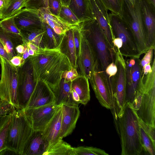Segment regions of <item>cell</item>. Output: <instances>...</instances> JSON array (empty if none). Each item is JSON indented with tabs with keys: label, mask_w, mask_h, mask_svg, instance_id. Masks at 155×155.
I'll return each mask as SVG.
<instances>
[{
	"label": "cell",
	"mask_w": 155,
	"mask_h": 155,
	"mask_svg": "<svg viewBox=\"0 0 155 155\" xmlns=\"http://www.w3.org/2000/svg\"><path fill=\"white\" fill-rule=\"evenodd\" d=\"M29 58L35 81L44 82L52 91L60 83L62 73L71 69L69 59L61 51L59 46L53 49L40 48L34 55Z\"/></svg>",
	"instance_id": "obj_1"
},
{
	"label": "cell",
	"mask_w": 155,
	"mask_h": 155,
	"mask_svg": "<svg viewBox=\"0 0 155 155\" xmlns=\"http://www.w3.org/2000/svg\"><path fill=\"white\" fill-rule=\"evenodd\" d=\"M116 128L120 138L121 155L142 154L138 116L131 103L126 102L122 115L117 119Z\"/></svg>",
	"instance_id": "obj_2"
},
{
	"label": "cell",
	"mask_w": 155,
	"mask_h": 155,
	"mask_svg": "<svg viewBox=\"0 0 155 155\" xmlns=\"http://www.w3.org/2000/svg\"><path fill=\"white\" fill-rule=\"evenodd\" d=\"M34 130L23 110L15 109L12 113L7 135L6 148L22 155L25 147Z\"/></svg>",
	"instance_id": "obj_3"
},
{
	"label": "cell",
	"mask_w": 155,
	"mask_h": 155,
	"mask_svg": "<svg viewBox=\"0 0 155 155\" xmlns=\"http://www.w3.org/2000/svg\"><path fill=\"white\" fill-rule=\"evenodd\" d=\"M79 26L93 48L102 70L105 71L110 63L114 62L115 54L110 49L98 23L94 18L80 23Z\"/></svg>",
	"instance_id": "obj_4"
},
{
	"label": "cell",
	"mask_w": 155,
	"mask_h": 155,
	"mask_svg": "<svg viewBox=\"0 0 155 155\" xmlns=\"http://www.w3.org/2000/svg\"><path fill=\"white\" fill-rule=\"evenodd\" d=\"M114 62L117 68L116 74L111 78L112 109L115 123L121 116L126 103V63L120 52L115 53Z\"/></svg>",
	"instance_id": "obj_5"
},
{
	"label": "cell",
	"mask_w": 155,
	"mask_h": 155,
	"mask_svg": "<svg viewBox=\"0 0 155 155\" xmlns=\"http://www.w3.org/2000/svg\"><path fill=\"white\" fill-rule=\"evenodd\" d=\"M120 17L130 29L140 52L145 54L150 49L142 18L140 0L133 5L128 0H123Z\"/></svg>",
	"instance_id": "obj_6"
},
{
	"label": "cell",
	"mask_w": 155,
	"mask_h": 155,
	"mask_svg": "<svg viewBox=\"0 0 155 155\" xmlns=\"http://www.w3.org/2000/svg\"><path fill=\"white\" fill-rule=\"evenodd\" d=\"M1 73L0 98L16 109H19L18 95V69L9 61L0 57Z\"/></svg>",
	"instance_id": "obj_7"
},
{
	"label": "cell",
	"mask_w": 155,
	"mask_h": 155,
	"mask_svg": "<svg viewBox=\"0 0 155 155\" xmlns=\"http://www.w3.org/2000/svg\"><path fill=\"white\" fill-rule=\"evenodd\" d=\"M109 17L113 39L118 38L122 41L120 50L122 55L126 57L139 58L141 54L127 24L120 16L113 12L109 14Z\"/></svg>",
	"instance_id": "obj_8"
},
{
	"label": "cell",
	"mask_w": 155,
	"mask_h": 155,
	"mask_svg": "<svg viewBox=\"0 0 155 155\" xmlns=\"http://www.w3.org/2000/svg\"><path fill=\"white\" fill-rule=\"evenodd\" d=\"M89 80L101 105L111 110L112 105L110 83L105 71L102 70L98 61L94 65Z\"/></svg>",
	"instance_id": "obj_9"
},
{
	"label": "cell",
	"mask_w": 155,
	"mask_h": 155,
	"mask_svg": "<svg viewBox=\"0 0 155 155\" xmlns=\"http://www.w3.org/2000/svg\"><path fill=\"white\" fill-rule=\"evenodd\" d=\"M18 69V95L19 109H25L33 91L36 83L33 68L28 58Z\"/></svg>",
	"instance_id": "obj_10"
},
{
	"label": "cell",
	"mask_w": 155,
	"mask_h": 155,
	"mask_svg": "<svg viewBox=\"0 0 155 155\" xmlns=\"http://www.w3.org/2000/svg\"><path fill=\"white\" fill-rule=\"evenodd\" d=\"M140 106L136 111L138 117L146 124L155 127V84L143 86Z\"/></svg>",
	"instance_id": "obj_11"
},
{
	"label": "cell",
	"mask_w": 155,
	"mask_h": 155,
	"mask_svg": "<svg viewBox=\"0 0 155 155\" xmlns=\"http://www.w3.org/2000/svg\"><path fill=\"white\" fill-rule=\"evenodd\" d=\"M97 61L93 48L80 30V49L77 60L79 74L85 76L89 80Z\"/></svg>",
	"instance_id": "obj_12"
},
{
	"label": "cell",
	"mask_w": 155,
	"mask_h": 155,
	"mask_svg": "<svg viewBox=\"0 0 155 155\" xmlns=\"http://www.w3.org/2000/svg\"><path fill=\"white\" fill-rule=\"evenodd\" d=\"M59 106L52 104L38 107L23 109L34 131H43Z\"/></svg>",
	"instance_id": "obj_13"
},
{
	"label": "cell",
	"mask_w": 155,
	"mask_h": 155,
	"mask_svg": "<svg viewBox=\"0 0 155 155\" xmlns=\"http://www.w3.org/2000/svg\"><path fill=\"white\" fill-rule=\"evenodd\" d=\"M126 63V101L132 104L141 79L139 58H130Z\"/></svg>",
	"instance_id": "obj_14"
},
{
	"label": "cell",
	"mask_w": 155,
	"mask_h": 155,
	"mask_svg": "<svg viewBox=\"0 0 155 155\" xmlns=\"http://www.w3.org/2000/svg\"><path fill=\"white\" fill-rule=\"evenodd\" d=\"M94 18L97 21L103 32L109 48L115 54L113 37L110 25L107 9L100 0H89Z\"/></svg>",
	"instance_id": "obj_15"
},
{
	"label": "cell",
	"mask_w": 155,
	"mask_h": 155,
	"mask_svg": "<svg viewBox=\"0 0 155 155\" xmlns=\"http://www.w3.org/2000/svg\"><path fill=\"white\" fill-rule=\"evenodd\" d=\"M142 18L148 45L155 48V7L146 0H140Z\"/></svg>",
	"instance_id": "obj_16"
},
{
	"label": "cell",
	"mask_w": 155,
	"mask_h": 155,
	"mask_svg": "<svg viewBox=\"0 0 155 155\" xmlns=\"http://www.w3.org/2000/svg\"><path fill=\"white\" fill-rule=\"evenodd\" d=\"M13 16L15 23L19 30L43 28V22L38 10L25 8L21 9Z\"/></svg>",
	"instance_id": "obj_17"
},
{
	"label": "cell",
	"mask_w": 155,
	"mask_h": 155,
	"mask_svg": "<svg viewBox=\"0 0 155 155\" xmlns=\"http://www.w3.org/2000/svg\"><path fill=\"white\" fill-rule=\"evenodd\" d=\"M55 101L53 92L48 85L44 82L38 81L26 108L54 104Z\"/></svg>",
	"instance_id": "obj_18"
},
{
	"label": "cell",
	"mask_w": 155,
	"mask_h": 155,
	"mask_svg": "<svg viewBox=\"0 0 155 155\" xmlns=\"http://www.w3.org/2000/svg\"><path fill=\"white\" fill-rule=\"evenodd\" d=\"M61 127V139L71 134L75 129L80 115L78 106L62 104Z\"/></svg>",
	"instance_id": "obj_19"
},
{
	"label": "cell",
	"mask_w": 155,
	"mask_h": 155,
	"mask_svg": "<svg viewBox=\"0 0 155 155\" xmlns=\"http://www.w3.org/2000/svg\"><path fill=\"white\" fill-rule=\"evenodd\" d=\"M48 147L43 131H34L25 147L22 155H44Z\"/></svg>",
	"instance_id": "obj_20"
},
{
	"label": "cell",
	"mask_w": 155,
	"mask_h": 155,
	"mask_svg": "<svg viewBox=\"0 0 155 155\" xmlns=\"http://www.w3.org/2000/svg\"><path fill=\"white\" fill-rule=\"evenodd\" d=\"M61 118L62 110L61 105L43 131L44 138L49 144L48 147L62 139L60 137Z\"/></svg>",
	"instance_id": "obj_21"
},
{
	"label": "cell",
	"mask_w": 155,
	"mask_h": 155,
	"mask_svg": "<svg viewBox=\"0 0 155 155\" xmlns=\"http://www.w3.org/2000/svg\"><path fill=\"white\" fill-rule=\"evenodd\" d=\"M38 12L42 21L48 24L58 35H63L67 31L75 27L69 25L58 16L52 14L48 8H40L38 10Z\"/></svg>",
	"instance_id": "obj_22"
},
{
	"label": "cell",
	"mask_w": 155,
	"mask_h": 155,
	"mask_svg": "<svg viewBox=\"0 0 155 155\" xmlns=\"http://www.w3.org/2000/svg\"><path fill=\"white\" fill-rule=\"evenodd\" d=\"M73 28L62 35L59 48L61 51L69 59L71 66L77 69L78 56L74 41Z\"/></svg>",
	"instance_id": "obj_23"
},
{
	"label": "cell",
	"mask_w": 155,
	"mask_h": 155,
	"mask_svg": "<svg viewBox=\"0 0 155 155\" xmlns=\"http://www.w3.org/2000/svg\"><path fill=\"white\" fill-rule=\"evenodd\" d=\"M71 81L65 82L61 79L56 88L53 91L55 97L54 104L60 106L62 104L76 105L74 101L71 93Z\"/></svg>",
	"instance_id": "obj_24"
},
{
	"label": "cell",
	"mask_w": 155,
	"mask_h": 155,
	"mask_svg": "<svg viewBox=\"0 0 155 155\" xmlns=\"http://www.w3.org/2000/svg\"><path fill=\"white\" fill-rule=\"evenodd\" d=\"M68 7L80 23L94 19L89 0H71Z\"/></svg>",
	"instance_id": "obj_25"
},
{
	"label": "cell",
	"mask_w": 155,
	"mask_h": 155,
	"mask_svg": "<svg viewBox=\"0 0 155 155\" xmlns=\"http://www.w3.org/2000/svg\"><path fill=\"white\" fill-rule=\"evenodd\" d=\"M71 89L78 95L81 104L85 105L90 101L89 80L85 76L79 74L77 78L71 81Z\"/></svg>",
	"instance_id": "obj_26"
},
{
	"label": "cell",
	"mask_w": 155,
	"mask_h": 155,
	"mask_svg": "<svg viewBox=\"0 0 155 155\" xmlns=\"http://www.w3.org/2000/svg\"><path fill=\"white\" fill-rule=\"evenodd\" d=\"M23 43H33L40 48H45L44 35L45 30L40 29L20 30Z\"/></svg>",
	"instance_id": "obj_27"
},
{
	"label": "cell",
	"mask_w": 155,
	"mask_h": 155,
	"mask_svg": "<svg viewBox=\"0 0 155 155\" xmlns=\"http://www.w3.org/2000/svg\"><path fill=\"white\" fill-rule=\"evenodd\" d=\"M25 0H5L0 14L1 20L13 16L24 7Z\"/></svg>",
	"instance_id": "obj_28"
},
{
	"label": "cell",
	"mask_w": 155,
	"mask_h": 155,
	"mask_svg": "<svg viewBox=\"0 0 155 155\" xmlns=\"http://www.w3.org/2000/svg\"><path fill=\"white\" fill-rule=\"evenodd\" d=\"M44 155H74V147L61 139L49 146Z\"/></svg>",
	"instance_id": "obj_29"
},
{
	"label": "cell",
	"mask_w": 155,
	"mask_h": 155,
	"mask_svg": "<svg viewBox=\"0 0 155 155\" xmlns=\"http://www.w3.org/2000/svg\"><path fill=\"white\" fill-rule=\"evenodd\" d=\"M45 48H55L60 45L63 35H60L56 34L47 24L43 22Z\"/></svg>",
	"instance_id": "obj_30"
},
{
	"label": "cell",
	"mask_w": 155,
	"mask_h": 155,
	"mask_svg": "<svg viewBox=\"0 0 155 155\" xmlns=\"http://www.w3.org/2000/svg\"><path fill=\"white\" fill-rule=\"evenodd\" d=\"M12 117V113L4 116L0 121V152L6 148L7 138Z\"/></svg>",
	"instance_id": "obj_31"
},
{
	"label": "cell",
	"mask_w": 155,
	"mask_h": 155,
	"mask_svg": "<svg viewBox=\"0 0 155 155\" xmlns=\"http://www.w3.org/2000/svg\"><path fill=\"white\" fill-rule=\"evenodd\" d=\"M0 40L3 44L7 52L12 58L18 55L15 48L18 45L17 42L12 38L5 31L0 27Z\"/></svg>",
	"instance_id": "obj_32"
},
{
	"label": "cell",
	"mask_w": 155,
	"mask_h": 155,
	"mask_svg": "<svg viewBox=\"0 0 155 155\" xmlns=\"http://www.w3.org/2000/svg\"><path fill=\"white\" fill-rule=\"evenodd\" d=\"M58 17L65 23L72 26H78L81 23L77 17L68 6L62 5Z\"/></svg>",
	"instance_id": "obj_33"
},
{
	"label": "cell",
	"mask_w": 155,
	"mask_h": 155,
	"mask_svg": "<svg viewBox=\"0 0 155 155\" xmlns=\"http://www.w3.org/2000/svg\"><path fill=\"white\" fill-rule=\"evenodd\" d=\"M140 141L143 152L150 155H155V145L139 124Z\"/></svg>",
	"instance_id": "obj_34"
},
{
	"label": "cell",
	"mask_w": 155,
	"mask_h": 155,
	"mask_svg": "<svg viewBox=\"0 0 155 155\" xmlns=\"http://www.w3.org/2000/svg\"><path fill=\"white\" fill-rule=\"evenodd\" d=\"M74 155H108L104 150L93 147L79 146L74 147Z\"/></svg>",
	"instance_id": "obj_35"
},
{
	"label": "cell",
	"mask_w": 155,
	"mask_h": 155,
	"mask_svg": "<svg viewBox=\"0 0 155 155\" xmlns=\"http://www.w3.org/2000/svg\"><path fill=\"white\" fill-rule=\"evenodd\" d=\"M107 9L121 16L123 0H100Z\"/></svg>",
	"instance_id": "obj_36"
},
{
	"label": "cell",
	"mask_w": 155,
	"mask_h": 155,
	"mask_svg": "<svg viewBox=\"0 0 155 155\" xmlns=\"http://www.w3.org/2000/svg\"><path fill=\"white\" fill-rule=\"evenodd\" d=\"M0 26L6 31L17 34L21 36L20 30L15 23L13 16L0 21Z\"/></svg>",
	"instance_id": "obj_37"
},
{
	"label": "cell",
	"mask_w": 155,
	"mask_h": 155,
	"mask_svg": "<svg viewBox=\"0 0 155 155\" xmlns=\"http://www.w3.org/2000/svg\"><path fill=\"white\" fill-rule=\"evenodd\" d=\"M48 0H25L24 7L38 10L42 8L48 7Z\"/></svg>",
	"instance_id": "obj_38"
},
{
	"label": "cell",
	"mask_w": 155,
	"mask_h": 155,
	"mask_svg": "<svg viewBox=\"0 0 155 155\" xmlns=\"http://www.w3.org/2000/svg\"><path fill=\"white\" fill-rule=\"evenodd\" d=\"M79 75L77 69L71 66L70 70L65 71L62 73L61 78L63 79L65 82L72 81L77 78Z\"/></svg>",
	"instance_id": "obj_39"
},
{
	"label": "cell",
	"mask_w": 155,
	"mask_h": 155,
	"mask_svg": "<svg viewBox=\"0 0 155 155\" xmlns=\"http://www.w3.org/2000/svg\"><path fill=\"white\" fill-rule=\"evenodd\" d=\"M62 5L61 0H48V7L50 12L58 16Z\"/></svg>",
	"instance_id": "obj_40"
},
{
	"label": "cell",
	"mask_w": 155,
	"mask_h": 155,
	"mask_svg": "<svg viewBox=\"0 0 155 155\" xmlns=\"http://www.w3.org/2000/svg\"><path fill=\"white\" fill-rule=\"evenodd\" d=\"M138 119L139 124L150 137L153 144L155 145V127L146 124L138 117Z\"/></svg>",
	"instance_id": "obj_41"
},
{
	"label": "cell",
	"mask_w": 155,
	"mask_h": 155,
	"mask_svg": "<svg viewBox=\"0 0 155 155\" xmlns=\"http://www.w3.org/2000/svg\"><path fill=\"white\" fill-rule=\"evenodd\" d=\"M155 49L150 48L145 53L143 58L140 60V64L141 68V76L143 74V71L145 66L149 64H151L152 61L153 53Z\"/></svg>",
	"instance_id": "obj_42"
},
{
	"label": "cell",
	"mask_w": 155,
	"mask_h": 155,
	"mask_svg": "<svg viewBox=\"0 0 155 155\" xmlns=\"http://www.w3.org/2000/svg\"><path fill=\"white\" fill-rule=\"evenodd\" d=\"M117 71V67L114 62L110 63L106 67L105 72L109 78L114 76Z\"/></svg>",
	"instance_id": "obj_43"
},
{
	"label": "cell",
	"mask_w": 155,
	"mask_h": 155,
	"mask_svg": "<svg viewBox=\"0 0 155 155\" xmlns=\"http://www.w3.org/2000/svg\"><path fill=\"white\" fill-rule=\"evenodd\" d=\"M0 57H1L7 61H10L12 58L9 54L7 52L4 46L0 40Z\"/></svg>",
	"instance_id": "obj_44"
},
{
	"label": "cell",
	"mask_w": 155,
	"mask_h": 155,
	"mask_svg": "<svg viewBox=\"0 0 155 155\" xmlns=\"http://www.w3.org/2000/svg\"><path fill=\"white\" fill-rule=\"evenodd\" d=\"M10 62L13 65L18 67L21 66L24 63L22 60L21 56L17 55L12 57L10 61Z\"/></svg>",
	"instance_id": "obj_45"
},
{
	"label": "cell",
	"mask_w": 155,
	"mask_h": 155,
	"mask_svg": "<svg viewBox=\"0 0 155 155\" xmlns=\"http://www.w3.org/2000/svg\"><path fill=\"white\" fill-rule=\"evenodd\" d=\"M113 43L116 52H120V50L122 46V41L120 39L118 38H114L113 40Z\"/></svg>",
	"instance_id": "obj_46"
},
{
	"label": "cell",
	"mask_w": 155,
	"mask_h": 155,
	"mask_svg": "<svg viewBox=\"0 0 155 155\" xmlns=\"http://www.w3.org/2000/svg\"><path fill=\"white\" fill-rule=\"evenodd\" d=\"M28 48L27 44L23 43L22 44L17 45L15 48V50L18 54V55L22 56V54Z\"/></svg>",
	"instance_id": "obj_47"
},
{
	"label": "cell",
	"mask_w": 155,
	"mask_h": 155,
	"mask_svg": "<svg viewBox=\"0 0 155 155\" xmlns=\"http://www.w3.org/2000/svg\"><path fill=\"white\" fill-rule=\"evenodd\" d=\"M17 154L15 152L7 148H6L0 152V155Z\"/></svg>",
	"instance_id": "obj_48"
},
{
	"label": "cell",
	"mask_w": 155,
	"mask_h": 155,
	"mask_svg": "<svg viewBox=\"0 0 155 155\" xmlns=\"http://www.w3.org/2000/svg\"><path fill=\"white\" fill-rule=\"evenodd\" d=\"M27 44L28 47L33 50L35 52L38 51L40 48L39 47L30 42H28Z\"/></svg>",
	"instance_id": "obj_49"
},
{
	"label": "cell",
	"mask_w": 155,
	"mask_h": 155,
	"mask_svg": "<svg viewBox=\"0 0 155 155\" xmlns=\"http://www.w3.org/2000/svg\"><path fill=\"white\" fill-rule=\"evenodd\" d=\"M28 47L22 55V59L24 62L30 56L28 51Z\"/></svg>",
	"instance_id": "obj_50"
},
{
	"label": "cell",
	"mask_w": 155,
	"mask_h": 155,
	"mask_svg": "<svg viewBox=\"0 0 155 155\" xmlns=\"http://www.w3.org/2000/svg\"><path fill=\"white\" fill-rule=\"evenodd\" d=\"M5 113L2 107V105L0 100V121L4 116Z\"/></svg>",
	"instance_id": "obj_51"
},
{
	"label": "cell",
	"mask_w": 155,
	"mask_h": 155,
	"mask_svg": "<svg viewBox=\"0 0 155 155\" xmlns=\"http://www.w3.org/2000/svg\"><path fill=\"white\" fill-rule=\"evenodd\" d=\"M71 0H61L62 5L68 7Z\"/></svg>",
	"instance_id": "obj_52"
},
{
	"label": "cell",
	"mask_w": 155,
	"mask_h": 155,
	"mask_svg": "<svg viewBox=\"0 0 155 155\" xmlns=\"http://www.w3.org/2000/svg\"><path fill=\"white\" fill-rule=\"evenodd\" d=\"M28 51L30 56H33L35 54V51L28 48Z\"/></svg>",
	"instance_id": "obj_53"
},
{
	"label": "cell",
	"mask_w": 155,
	"mask_h": 155,
	"mask_svg": "<svg viewBox=\"0 0 155 155\" xmlns=\"http://www.w3.org/2000/svg\"><path fill=\"white\" fill-rule=\"evenodd\" d=\"M150 4L155 7V0H146Z\"/></svg>",
	"instance_id": "obj_54"
},
{
	"label": "cell",
	"mask_w": 155,
	"mask_h": 155,
	"mask_svg": "<svg viewBox=\"0 0 155 155\" xmlns=\"http://www.w3.org/2000/svg\"><path fill=\"white\" fill-rule=\"evenodd\" d=\"M5 0H0V14L3 7Z\"/></svg>",
	"instance_id": "obj_55"
},
{
	"label": "cell",
	"mask_w": 155,
	"mask_h": 155,
	"mask_svg": "<svg viewBox=\"0 0 155 155\" xmlns=\"http://www.w3.org/2000/svg\"><path fill=\"white\" fill-rule=\"evenodd\" d=\"M133 5H134L135 0H128Z\"/></svg>",
	"instance_id": "obj_56"
},
{
	"label": "cell",
	"mask_w": 155,
	"mask_h": 155,
	"mask_svg": "<svg viewBox=\"0 0 155 155\" xmlns=\"http://www.w3.org/2000/svg\"><path fill=\"white\" fill-rule=\"evenodd\" d=\"M0 62H1V60H0Z\"/></svg>",
	"instance_id": "obj_57"
},
{
	"label": "cell",
	"mask_w": 155,
	"mask_h": 155,
	"mask_svg": "<svg viewBox=\"0 0 155 155\" xmlns=\"http://www.w3.org/2000/svg\"></svg>",
	"instance_id": "obj_58"
},
{
	"label": "cell",
	"mask_w": 155,
	"mask_h": 155,
	"mask_svg": "<svg viewBox=\"0 0 155 155\" xmlns=\"http://www.w3.org/2000/svg\"></svg>",
	"instance_id": "obj_59"
}]
</instances>
